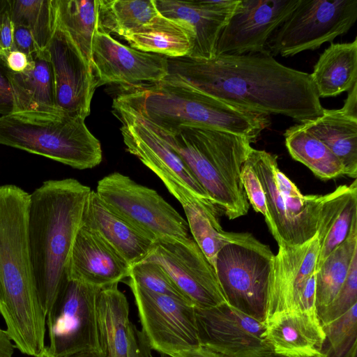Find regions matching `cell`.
Returning <instances> with one entry per match:
<instances>
[{"label": "cell", "instance_id": "1", "mask_svg": "<svg viewBox=\"0 0 357 357\" xmlns=\"http://www.w3.org/2000/svg\"><path fill=\"white\" fill-rule=\"evenodd\" d=\"M162 80L192 88L257 112L299 123L324 110L310 74L285 66L271 54H220L211 59L167 58Z\"/></svg>", "mask_w": 357, "mask_h": 357}, {"label": "cell", "instance_id": "2", "mask_svg": "<svg viewBox=\"0 0 357 357\" xmlns=\"http://www.w3.org/2000/svg\"><path fill=\"white\" fill-rule=\"evenodd\" d=\"M30 194L0 185V314L21 353L37 357L44 349L46 316L35 286L27 237Z\"/></svg>", "mask_w": 357, "mask_h": 357}, {"label": "cell", "instance_id": "3", "mask_svg": "<svg viewBox=\"0 0 357 357\" xmlns=\"http://www.w3.org/2000/svg\"><path fill=\"white\" fill-rule=\"evenodd\" d=\"M91 190L68 178L45 181L30 194L29 249L37 295L45 316L68 281L70 257Z\"/></svg>", "mask_w": 357, "mask_h": 357}, {"label": "cell", "instance_id": "4", "mask_svg": "<svg viewBox=\"0 0 357 357\" xmlns=\"http://www.w3.org/2000/svg\"><path fill=\"white\" fill-rule=\"evenodd\" d=\"M117 96L163 132L180 126L231 132L257 141L271 125L270 116L231 105L185 86L162 81L123 86Z\"/></svg>", "mask_w": 357, "mask_h": 357}, {"label": "cell", "instance_id": "5", "mask_svg": "<svg viewBox=\"0 0 357 357\" xmlns=\"http://www.w3.org/2000/svg\"><path fill=\"white\" fill-rule=\"evenodd\" d=\"M85 119L64 111L17 112L0 116V144L17 148L77 169L102 160L99 140Z\"/></svg>", "mask_w": 357, "mask_h": 357}, {"label": "cell", "instance_id": "6", "mask_svg": "<svg viewBox=\"0 0 357 357\" xmlns=\"http://www.w3.org/2000/svg\"><path fill=\"white\" fill-rule=\"evenodd\" d=\"M274 255L269 245L252 234L230 232L214 267L226 303L264 322Z\"/></svg>", "mask_w": 357, "mask_h": 357}, {"label": "cell", "instance_id": "7", "mask_svg": "<svg viewBox=\"0 0 357 357\" xmlns=\"http://www.w3.org/2000/svg\"><path fill=\"white\" fill-rule=\"evenodd\" d=\"M246 160L261 184L270 231L278 244L298 245L312 239L317 234L322 195H303L280 171L275 154L252 148Z\"/></svg>", "mask_w": 357, "mask_h": 357}, {"label": "cell", "instance_id": "8", "mask_svg": "<svg viewBox=\"0 0 357 357\" xmlns=\"http://www.w3.org/2000/svg\"><path fill=\"white\" fill-rule=\"evenodd\" d=\"M112 107L121 122L127 151L151 170L182 206L199 202L218 208L182 158L147 120L118 96Z\"/></svg>", "mask_w": 357, "mask_h": 357}, {"label": "cell", "instance_id": "9", "mask_svg": "<svg viewBox=\"0 0 357 357\" xmlns=\"http://www.w3.org/2000/svg\"><path fill=\"white\" fill-rule=\"evenodd\" d=\"M114 212L154 241L190 237L187 221L158 192L119 172L98 181L96 190Z\"/></svg>", "mask_w": 357, "mask_h": 357}, {"label": "cell", "instance_id": "10", "mask_svg": "<svg viewBox=\"0 0 357 357\" xmlns=\"http://www.w3.org/2000/svg\"><path fill=\"white\" fill-rule=\"evenodd\" d=\"M357 20V0H300L268 43L273 56L314 50L346 34Z\"/></svg>", "mask_w": 357, "mask_h": 357}, {"label": "cell", "instance_id": "11", "mask_svg": "<svg viewBox=\"0 0 357 357\" xmlns=\"http://www.w3.org/2000/svg\"><path fill=\"white\" fill-rule=\"evenodd\" d=\"M101 288L68 280L48 312L47 325L53 357L101 352L97 315Z\"/></svg>", "mask_w": 357, "mask_h": 357}, {"label": "cell", "instance_id": "12", "mask_svg": "<svg viewBox=\"0 0 357 357\" xmlns=\"http://www.w3.org/2000/svg\"><path fill=\"white\" fill-rule=\"evenodd\" d=\"M319 243L316 235L298 245H278L270 273L266 319L301 310L317 313L316 275Z\"/></svg>", "mask_w": 357, "mask_h": 357}, {"label": "cell", "instance_id": "13", "mask_svg": "<svg viewBox=\"0 0 357 357\" xmlns=\"http://www.w3.org/2000/svg\"><path fill=\"white\" fill-rule=\"evenodd\" d=\"M143 333L151 349L160 354L200 345L195 307L185 300L144 289L128 278Z\"/></svg>", "mask_w": 357, "mask_h": 357}, {"label": "cell", "instance_id": "14", "mask_svg": "<svg viewBox=\"0 0 357 357\" xmlns=\"http://www.w3.org/2000/svg\"><path fill=\"white\" fill-rule=\"evenodd\" d=\"M142 261L160 264L195 307L209 308L226 302L214 268L190 236L155 241Z\"/></svg>", "mask_w": 357, "mask_h": 357}, {"label": "cell", "instance_id": "15", "mask_svg": "<svg viewBox=\"0 0 357 357\" xmlns=\"http://www.w3.org/2000/svg\"><path fill=\"white\" fill-rule=\"evenodd\" d=\"M195 315L200 344L225 357H265L274 353L265 335V322L226 302L195 307Z\"/></svg>", "mask_w": 357, "mask_h": 357}, {"label": "cell", "instance_id": "16", "mask_svg": "<svg viewBox=\"0 0 357 357\" xmlns=\"http://www.w3.org/2000/svg\"><path fill=\"white\" fill-rule=\"evenodd\" d=\"M300 0H238L220 33L215 55L270 54L268 43Z\"/></svg>", "mask_w": 357, "mask_h": 357}, {"label": "cell", "instance_id": "17", "mask_svg": "<svg viewBox=\"0 0 357 357\" xmlns=\"http://www.w3.org/2000/svg\"><path fill=\"white\" fill-rule=\"evenodd\" d=\"M91 63L96 88L112 83L155 84L168 75L167 57L137 50L98 30L93 36Z\"/></svg>", "mask_w": 357, "mask_h": 357}, {"label": "cell", "instance_id": "18", "mask_svg": "<svg viewBox=\"0 0 357 357\" xmlns=\"http://www.w3.org/2000/svg\"><path fill=\"white\" fill-rule=\"evenodd\" d=\"M47 50L54 75L58 109L85 119L90 114L96 89L92 68L56 20Z\"/></svg>", "mask_w": 357, "mask_h": 357}, {"label": "cell", "instance_id": "19", "mask_svg": "<svg viewBox=\"0 0 357 357\" xmlns=\"http://www.w3.org/2000/svg\"><path fill=\"white\" fill-rule=\"evenodd\" d=\"M130 268L117 250L82 221L70 257L68 280L103 288L128 278Z\"/></svg>", "mask_w": 357, "mask_h": 357}, {"label": "cell", "instance_id": "20", "mask_svg": "<svg viewBox=\"0 0 357 357\" xmlns=\"http://www.w3.org/2000/svg\"><path fill=\"white\" fill-rule=\"evenodd\" d=\"M159 13L188 26L194 34L188 57L211 59L221 31L231 16L238 0H154Z\"/></svg>", "mask_w": 357, "mask_h": 357}, {"label": "cell", "instance_id": "21", "mask_svg": "<svg viewBox=\"0 0 357 357\" xmlns=\"http://www.w3.org/2000/svg\"><path fill=\"white\" fill-rule=\"evenodd\" d=\"M265 335L275 354L317 357L326 339L317 314L301 310L275 313L265 321Z\"/></svg>", "mask_w": 357, "mask_h": 357}, {"label": "cell", "instance_id": "22", "mask_svg": "<svg viewBox=\"0 0 357 357\" xmlns=\"http://www.w3.org/2000/svg\"><path fill=\"white\" fill-rule=\"evenodd\" d=\"M82 221L96 230L132 266L142 261L154 241L111 210L91 190Z\"/></svg>", "mask_w": 357, "mask_h": 357}, {"label": "cell", "instance_id": "23", "mask_svg": "<svg viewBox=\"0 0 357 357\" xmlns=\"http://www.w3.org/2000/svg\"><path fill=\"white\" fill-rule=\"evenodd\" d=\"M357 218V181L322 195L317 236L319 243L317 270L324 259L347 237Z\"/></svg>", "mask_w": 357, "mask_h": 357}, {"label": "cell", "instance_id": "24", "mask_svg": "<svg viewBox=\"0 0 357 357\" xmlns=\"http://www.w3.org/2000/svg\"><path fill=\"white\" fill-rule=\"evenodd\" d=\"M98 329L104 357H128L134 325L129 304L118 283L101 288L97 301Z\"/></svg>", "mask_w": 357, "mask_h": 357}, {"label": "cell", "instance_id": "25", "mask_svg": "<svg viewBox=\"0 0 357 357\" xmlns=\"http://www.w3.org/2000/svg\"><path fill=\"white\" fill-rule=\"evenodd\" d=\"M15 111H58L54 75L47 50L37 51L29 57L22 73H9Z\"/></svg>", "mask_w": 357, "mask_h": 357}, {"label": "cell", "instance_id": "26", "mask_svg": "<svg viewBox=\"0 0 357 357\" xmlns=\"http://www.w3.org/2000/svg\"><path fill=\"white\" fill-rule=\"evenodd\" d=\"M310 76L319 98L349 91L357 83V38L332 43L319 56Z\"/></svg>", "mask_w": 357, "mask_h": 357}, {"label": "cell", "instance_id": "27", "mask_svg": "<svg viewBox=\"0 0 357 357\" xmlns=\"http://www.w3.org/2000/svg\"><path fill=\"white\" fill-rule=\"evenodd\" d=\"M343 163L346 175L357 177V117L338 109H324L318 117L302 123Z\"/></svg>", "mask_w": 357, "mask_h": 357}, {"label": "cell", "instance_id": "28", "mask_svg": "<svg viewBox=\"0 0 357 357\" xmlns=\"http://www.w3.org/2000/svg\"><path fill=\"white\" fill-rule=\"evenodd\" d=\"M123 38L137 50L174 59L190 54L195 37L183 24L160 14L149 24Z\"/></svg>", "mask_w": 357, "mask_h": 357}, {"label": "cell", "instance_id": "29", "mask_svg": "<svg viewBox=\"0 0 357 357\" xmlns=\"http://www.w3.org/2000/svg\"><path fill=\"white\" fill-rule=\"evenodd\" d=\"M290 155L308 167L322 180L346 175L340 159L302 123L289 127L284 133Z\"/></svg>", "mask_w": 357, "mask_h": 357}, {"label": "cell", "instance_id": "30", "mask_svg": "<svg viewBox=\"0 0 357 357\" xmlns=\"http://www.w3.org/2000/svg\"><path fill=\"white\" fill-rule=\"evenodd\" d=\"M357 255V218L347 238L324 259L316 275V310L320 315L341 289Z\"/></svg>", "mask_w": 357, "mask_h": 357}, {"label": "cell", "instance_id": "31", "mask_svg": "<svg viewBox=\"0 0 357 357\" xmlns=\"http://www.w3.org/2000/svg\"><path fill=\"white\" fill-rule=\"evenodd\" d=\"M98 30L123 38L159 15L154 0H98Z\"/></svg>", "mask_w": 357, "mask_h": 357}, {"label": "cell", "instance_id": "32", "mask_svg": "<svg viewBox=\"0 0 357 357\" xmlns=\"http://www.w3.org/2000/svg\"><path fill=\"white\" fill-rule=\"evenodd\" d=\"M98 0H54L56 21L67 31L92 68L91 51L98 30Z\"/></svg>", "mask_w": 357, "mask_h": 357}, {"label": "cell", "instance_id": "33", "mask_svg": "<svg viewBox=\"0 0 357 357\" xmlns=\"http://www.w3.org/2000/svg\"><path fill=\"white\" fill-rule=\"evenodd\" d=\"M183 208L193 240L214 268L217 254L230 236L220 224V211L199 202L185 205Z\"/></svg>", "mask_w": 357, "mask_h": 357}, {"label": "cell", "instance_id": "34", "mask_svg": "<svg viewBox=\"0 0 357 357\" xmlns=\"http://www.w3.org/2000/svg\"><path fill=\"white\" fill-rule=\"evenodd\" d=\"M8 2L14 25L27 28L37 49L46 50L56 24L54 0H8Z\"/></svg>", "mask_w": 357, "mask_h": 357}, {"label": "cell", "instance_id": "35", "mask_svg": "<svg viewBox=\"0 0 357 357\" xmlns=\"http://www.w3.org/2000/svg\"><path fill=\"white\" fill-rule=\"evenodd\" d=\"M322 326L326 339L321 353L317 357H356L357 303Z\"/></svg>", "mask_w": 357, "mask_h": 357}, {"label": "cell", "instance_id": "36", "mask_svg": "<svg viewBox=\"0 0 357 357\" xmlns=\"http://www.w3.org/2000/svg\"><path fill=\"white\" fill-rule=\"evenodd\" d=\"M128 278L151 292L189 301L165 269L155 262L142 261L132 265Z\"/></svg>", "mask_w": 357, "mask_h": 357}, {"label": "cell", "instance_id": "37", "mask_svg": "<svg viewBox=\"0 0 357 357\" xmlns=\"http://www.w3.org/2000/svg\"><path fill=\"white\" fill-rule=\"evenodd\" d=\"M356 303L357 255L352 259L348 274L339 293L326 310L318 316L321 325L338 318Z\"/></svg>", "mask_w": 357, "mask_h": 357}, {"label": "cell", "instance_id": "38", "mask_svg": "<svg viewBox=\"0 0 357 357\" xmlns=\"http://www.w3.org/2000/svg\"><path fill=\"white\" fill-rule=\"evenodd\" d=\"M241 182L248 200L256 212L261 213L271 231V222L268 212L265 194L261 184L255 171L245 160L241 170Z\"/></svg>", "mask_w": 357, "mask_h": 357}, {"label": "cell", "instance_id": "39", "mask_svg": "<svg viewBox=\"0 0 357 357\" xmlns=\"http://www.w3.org/2000/svg\"><path fill=\"white\" fill-rule=\"evenodd\" d=\"M14 24L11 19L8 0L0 13V57L4 61L13 48Z\"/></svg>", "mask_w": 357, "mask_h": 357}, {"label": "cell", "instance_id": "40", "mask_svg": "<svg viewBox=\"0 0 357 357\" xmlns=\"http://www.w3.org/2000/svg\"><path fill=\"white\" fill-rule=\"evenodd\" d=\"M10 70L6 61L0 57V114L14 112L15 105L9 79Z\"/></svg>", "mask_w": 357, "mask_h": 357}, {"label": "cell", "instance_id": "41", "mask_svg": "<svg viewBox=\"0 0 357 357\" xmlns=\"http://www.w3.org/2000/svg\"><path fill=\"white\" fill-rule=\"evenodd\" d=\"M13 48L25 54L29 58L38 51L29 30L24 26L14 25Z\"/></svg>", "mask_w": 357, "mask_h": 357}, {"label": "cell", "instance_id": "42", "mask_svg": "<svg viewBox=\"0 0 357 357\" xmlns=\"http://www.w3.org/2000/svg\"><path fill=\"white\" fill-rule=\"evenodd\" d=\"M151 351L143 333L134 326L128 357H151Z\"/></svg>", "mask_w": 357, "mask_h": 357}, {"label": "cell", "instance_id": "43", "mask_svg": "<svg viewBox=\"0 0 357 357\" xmlns=\"http://www.w3.org/2000/svg\"><path fill=\"white\" fill-rule=\"evenodd\" d=\"M8 68L14 73L24 71L29 64V58L23 52L13 50L5 59Z\"/></svg>", "mask_w": 357, "mask_h": 357}, {"label": "cell", "instance_id": "44", "mask_svg": "<svg viewBox=\"0 0 357 357\" xmlns=\"http://www.w3.org/2000/svg\"><path fill=\"white\" fill-rule=\"evenodd\" d=\"M170 357H225L204 346L199 345L174 353Z\"/></svg>", "mask_w": 357, "mask_h": 357}, {"label": "cell", "instance_id": "45", "mask_svg": "<svg viewBox=\"0 0 357 357\" xmlns=\"http://www.w3.org/2000/svg\"><path fill=\"white\" fill-rule=\"evenodd\" d=\"M342 109L346 113L357 117V83L349 91Z\"/></svg>", "mask_w": 357, "mask_h": 357}, {"label": "cell", "instance_id": "46", "mask_svg": "<svg viewBox=\"0 0 357 357\" xmlns=\"http://www.w3.org/2000/svg\"><path fill=\"white\" fill-rule=\"evenodd\" d=\"M15 348L6 331L0 328V357H12Z\"/></svg>", "mask_w": 357, "mask_h": 357}, {"label": "cell", "instance_id": "47", "mask_svg": "<svg viewBox=\"0 0 357 357\" xmlns=\"http://www.w3.org/2000/svg\"><path fill=\"white\" fill-rule=\"evenodd\" d=\"M68 357H104L101 352H87L73 355Z\"/></svg>", "mask_w": 357, "mask_h": 357}, {"label": "cell", "instance_id": "48", "mask_svg": "<svg viewBox=\"0 0 357 357\" xmlns=\"http://www.w3.org/2000/svg\"><path fill=\"white\" fill-rule=\"evenodd\" d=\"M37 357H53L48 349L47 347H45L44 349L42 350V351L39 354V355Z\"/></svg>", "mask_w": 357, "mask_h": 357}, {"label": "cell", "instance_id": "49", "mask_svg": "<svg viewBox=\"0 0 357 357\" xmlns=\"http://www.w3.org/2000/svg\"><path fill=\"white\" fill-rule=\"evenodd\" d=\"M265 357H288V356H283V355H280V354H275V353H273L268 356H266Z\"/></svg>", "mask_w": 357, "mask_h": 357}, {"label": "cell", "instance_id": "50", "mask_svg": "<svg viewBox=\"0 0 357 357\" xmlns=\"http://www.w3.org/2000/svg\"><path fill=\"white\" fill-rule=\"evenodd\" d=\"M4 3H5V0H0V13H1V11L2 10V8H3V5H4Z\"/></svg>", "mask_w": 357, "mask_h": 357}, {"label": "cell", "instance_id": "51", "mask_svg": "<svg viewBox=\"0 0 357 357\" xmlns=\"http://www.w3.org/2000/svg\"><path fill=\"white\" fill-rule=\"evenodd\" d=\"M151 357H153L151 356ZM160 357H170L169 356H167V355H165V354H160Z\"/></svg>", "mask_w": 357, "mask_h": 357}]
</instances>
